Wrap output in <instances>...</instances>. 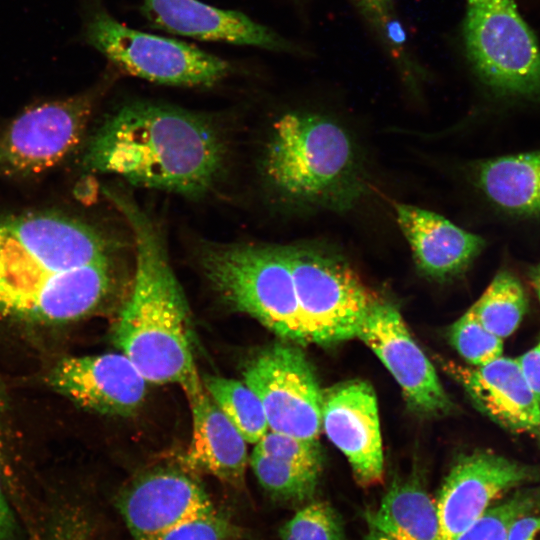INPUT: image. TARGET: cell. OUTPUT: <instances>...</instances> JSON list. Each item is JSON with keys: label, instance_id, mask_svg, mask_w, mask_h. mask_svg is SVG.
Here are the masks:
<instances>
[{"label": "cell", "instance_id": "cell-1", "mask_svg": "<svg viewBox=\"0 0 540 540\" xmlns=\"http://www.w3.org/2000/svg\"><path fill=\"white\" fill-rule=\"evenodd\" d=\"M113 243L61 215L0 217V312L67 322L94 310L115 277Z\"/></svg>", "mask_w": 540, "mask_h": 540}, {"label": "cell", "instance_id": "cell-2", "mask_svg": "<svg viewBox=\"0 0 540 540\" xmlns=\"http://www.w3.org/2000/svg\"><path fill=\"white\" fill-rule=\"evenodd\" d=\"M227 155L207 117L153 102L119 108L90 140L86 168L151 189L201 197L222 175Z\"/></svg>", "mask_w": 540, "mask_h": 540}, {"label": "cell", "instance_id": "cell-3", "mask_svg": "<svg viewBox=\"0 0 540 540\" xmlns=\"http://www.w3.org/2000/svg\"><path fill=\"white\" fill-rule=\"evenodd\" d=\"M106 193L128 223L135 256L131 290L113 334L115 345L147 382L175 383L187 392L202 380L193 358L187 302L162 234L131 196Z\"/></svg>", "mask_w": 540, "mask_h": 540}, {"label": "cell", "instance_id": "cell-4", "mask_svg": "<svg viewBox=\"0 0 540 540\" xmlns=\"http://www.w3.org/2000/svg\"><path fill=\"white\" fill-rule=\"evenodd\" d=\"M270 188L287 202L343 212L367 192L348 132L320 115L287 113L272 126L262 157Z\"/></svg>", "mask_w": 540, "mask_h": 540}, {"label": "cell", "instance_id": "cell-5", "mask_svg": "<svg viewBox=\"0 0 540 540\" xmlns=\"http://www.w3.org/2000/svg\"><path fill=\"white\" fill-rule=\"evenodd\" d=\"M198 259L227 306L285 341L305 343L285 245L208 242L199 248Z\"/></svg>", "mask_w": 540, "mask_h": 540}, {"label": "cell", "instance_id": "cell-6", "mask_svg": "<svg viewBox=\"0 0 540 540\" xmlns=\"http://www.w3.org/2000/svg\"><path fill=\"white\" fill-rule=\"evenodd\" d=\"M285 247L305 343L330 345L357 337L381 298L335 252L308 244Z\"/></svg>", "mask_w": 540, "mask_h": 540}, {"label": "cell", "instance_id": "cell-7", "mask_svg": "<svg viewBox=\"0 0 540 540\" xmlns=\"http://www.w3.org/2000/svg\"><path fill=\"white\" fill-rule=\"evenodd\" d=\"M465 46L497 96L540 101V46L514 0H466Z\"/></svg>", "mask_w": 540, "mask_h": 540}, {"label": "cell", "instance_id": "cell-8", "mask_svg": "<svg viewBox=\"0 0 540 540\" xmlns=\"http://www.w3.org/2000/svg\"><path fill=\"white\" fill-rule=\"evenodd\" d=\"M87 42L115 67L154 83L209 87L225 78L231 66L198 47L125 26L106 10H95L85 29Z\"/></svg>", "mask_w": 540, "mask_h": 540}, {"label": "cell", "instance_id": "cell-9", "mask_svg": "<svg viewBox=\"0 0 540 540\" xmlns=\"http://www.w3.org/2000/svg\"><path fill=\"white\" fill-rule=\"evenodd\" d=\"M243 376L263 405L269 430L318 439L323 390L300 348L290 343L268 346L249 361Z\"/></svg>", "mask_w": 540, "mask_h": 540}, {"label": "cell", "instance_id": "cell-10", "mask_svg": "<svg viewBox=\"0 0 540 540\" xmlns=\"http://www.w3.org/2000/svg\"><path fill=\"white\" fill-rule=\"evenodd\" d=\"M538 481L540 467L489 450L460 457L446 477L436 503L441 540H455L510 489Z\"/></svg>", "mask_w": 540, "mask_h": 540}, {"label": "cell", "instance_id": "cell-11", "mask_svg": "<svg viewBox=\"0 0 540 540\" xmlns=\"http://www.w3.org/2000/svg\"><path fill=\"white\" fill-rule=\"evenodd\" d=\"M357 338L384 364L400 386L411 410L423 416H441L452 411L453 403L435 368L394 305L383 299L377 302Z\"/></svg>", "mask_w": 540, "mask_h": 540}, {"label": "cell", "instance_id": "cell-12", "mask_svg": "<svg viewBox=\"0 0 540 540\" xmlns=\"http://www.w3.org/2000/svg\"><path fill=\"white\" fill-rule=\"evenodd\" d=\"M94 97L87 92L24 111L0 141V163L21 173H38L54 166L78 144Z\"/></svg>", "mask_w": 540, "mask_h": 540}, {"label": "cell", "instance_id": "cell-13", "mask_svg": "<svg viewBox=\"0 0 540 540\" xmlns=\"http://www.w3.org/2000/svg\"><path fill=\"white\" fill-rule=\"evenodd\" d=\"M321 425L347 458L360 485L382 481L384 457L378 405L368 382L348 380L323 390Z\"/></svg>", "mask_w": 540, "mask_h": 540}, {"label": "cell", "instance_id": "cell-14", "mask_svg": "<svg viewBox=\"0 0 540 540\" xmlns=\"http://www.w3.org/2000/svg\"><path fill=\"white\" fill-rule=\"evenodd\" d=\"M117 507L134 540H155L183 522L216 510L196 479L170 468L137 477L121 492Z\"/></svg>", "mask_w": 540, "mask_h": 540}, {"label": "cell", "instance_id": "cell-15", "mask_svg": "<svg viewBox=\"0 0 540 540\" xmlns=\"http://www.w3.org/2000/svg\"><path fill=\"white\" fill-rule=\"evenodd\" d=\"M51 385L81 407L129 416L141 406L147 381L123 353L71 356L51 371Z\"/></svg>", "mask_w": 540, "mask_h": 540}, {"label": "cell", "instance_id": "cell-16", "mask_svg": "<svg viewBox=\"0 0 540 540\" xmlns=\"http://www.w3.org/2000/svg\"><path fill=\"white\" fill-rule=\"evenodd\" d=\"M445 368L494 423L512 433L540 432V404L516 358L502 355L482 366L471 368L447 363Z\"/></svg>", "mask_w": 540, "mask_h": 540}, {"label": "cell", "instance_id": "cell-17", "mask_svg": "<svg viewBox=\"0 0 540 540\" xmlns=\"http://www.w3.org/2000/svg\"><path fill=\"white\" fill-rule=\"evenodd\" d=\"M394 210L417 268L433 280L462 274L485 246L481 236L435 212L405 203L394 204Z\"/></svg>", "mask_w": 540, "mask_h": 540}, {"label": "cell", "instance_id": "cell-18", "mask_svg": "<svg viewBox=\"0 0 540 540\" xmlns=\"http://www.w3.org/2000/svg\"><path fill=\"white\" fill-rule=\"evenodd\" d=\"M192 413V439L183 465L242 488L248 464L247 442L207 393L203 383L185 392Z\"/></svg>", "mask_w": 540, "mask_h": 540}, {"label": "cell", "instance_id": "cell-19", "mask_svg": "<svg viewBox=\"0 0 540 540\" xmlns=\"http://www.w3.org/2000/svg\"><path fill=\"white\" fill-rule=\"evenodd\" d=\"M153 26L205 41H221L270 50L289 49L277 34L245 14L200 0H142Z\"/></svg>", "mask_w": 540, "mask_h": 540}, {"label": "cell", "instance_id": "cell-20", "mask_svg": "<svg viewBox=\"0 0 540 540\" xmlns=\"http://www.w3.org/2000/svg\"><path fill=\"white\" fill-rule=\"evenodd\" d=\"M474 180L501 211L519 218L540 217V150L480 161Z\"/></svg>", "mask_w": 540, "mask_h": 540}, {"label": "cell", "instance_id": "cell-21", "mask_svg": "<svg viewBox=\"0 0 540 540\" xmlns=\"http://www.w3.org/2000/svg\"><path fill=\"white\" fill-rule=\"evenodd\" d=\"M368 522L398 540H441L436 504L417 479L395 481Z\"/></svg>", "mask_w": 540, "mask_h": 540}, {"label": "cell", "instance_id": "cell-22", "mask_svg": "<svg viewBox=\"0 0 540 540\" xmlns=\"http://www.w3.org/2000/svg\"><path fill=\"white\" fill-rule=\"evenodd\" d=\"M527 307V295L520 281L509 271L501 270L469 309L486 329L503 339L518 328Z\"/></svg>", "mask_w": 540, "mask_h": 540}, {"label": "cell", "instance_id": "cell-23", "mask_svg": "<svg viewBox=\"0 0 540 540\" xmlns=\"http://www.w3.org/2000/svg\"><path fill=\"white\" fill-rule=\"evenodd\" d=\"M202 383L247 443L256 444L269 430L263 405L245 382L206 375Z\"/></svg>", "mask_w": 540, "mask_h": 540}, {"label": "cell", "instance_id": "cell-24", "mask_svg": "<svg viewBox=\"0 0 540 540\" xmlns=\"http://www.w3.org/2000/svg\"><path fill=\"white\" fill-rule=\"evenodd\" d=\"M250 466L260 485L281 500L302 502L315 492L320 472L252 452Z\"/></svg>", "mask_w": 540, "mask_h": 540}, {"label": "cell", "instance_id": "cell-25", "mask_svg": "<svg viewBox=\"0 0 540 540\" xmlns=\"http://www.w3.org/2000/svg\"><path fill=\"white\" fill-rule=\"evenodd\" d=\"M540 511V486H522L502 503L489 507L455 540H506L510 525L520 516Z\"/></svg>", "mask_w": 540, "mask_h": 540}, {"label": "cell", "instance_id": "cell-26", "mask_svg": "<svg viewBox=\"0 0 540 540\" xmlns=\"http://www.w3.org/2000/svg\"><path fill=\"white\" fill-rule=\"evenodd\" d=\"M449 341L473 367L502 356L503 339L486 329L468 309L449 329Z\"/></svg>", "mask_w": 540, "mask_h": 540}, {"label": "cell", "instance_id": "cell-27", "mask_svg": "<svg viewBox=\"0 0 540 540\" xmlns=\"http://www.w3.org/2000/svg\"><path fill=\"white\" fill-rule=\"evenodd\" d=\"M282 540H347L341 518L325 502H313L287 521L280 530Z\"/></svg>", "mask_w": 540, "mask_h": 540}, {"label": "cell", "instance_id": "cell-28", "mask_svg": "<svg viewBox=\"0 0 540 540\" xmlns=\"http://www.w3.org/2000/svg\"><path fill=\"white\" fill-rule=\"evenodd\" d=\"M253 451L291 464L321 472L323 454L317 440H307L268 430Z\"/></svg>", "mask_w": 540, "mask_h": 540}, {"label": "cell", "instance_id": "cell-29", "mask_svg": "<svg viewBox=\"0 0 540 540\" xmlns=\"http://www.w3.org/2000/svg\"><path fill=\"white\" fill-rule=\"evenodd\" d=\"M241 530L216 510L183 522L155 540H236Z\"/></svg>", "mask_w": 540, "mask_h": 540}, {"label": "cell", "instance_id": "cell-30", "mask_svg": "<svg viewBox=\"0 0 540 540\" xmlns=\"http://www.w3.org/2000/svg\"><path fill=\"white\" fill-rule=\"evenodd\" d=\"M516 359L528 386L540 404V342Z\"/></svg>", "mask_w": 540, "mask_h": 540}, {"label": "cell", "instance_id": "cell-31", "mask_svg": "<svg viewBox=\"0 0 540 540\" xmlns=\"http://www.w3.org/2000/svg\"><path fill=\"white\" fill-rule=\"evenodd\" d=\"M506 540H540V516L518 517L509 527Z\"/></svg>", "mask_w": 540, "mask_h": 540}, {"label": "cell", "instance_id": "cell-32", "mask_svg": "<svg viewBox=\"0 0 540 540\" xmlns=\"http://www.w3.org/2000/svg\"><path fill=\"white\" fill-rule=\"evenodd\" d=\"M17 524L0 480V540H16Z\"/></svg>", "mask_w": 540, "mask_h": 540}, {"label": "cell", "instance_id": "cell-33", "mask_svg": "<svg viewBox=\"0 0 540 540\" xmlns=\"http://www.w3.org/2000/svg\"><path fill=\"white\" fill-rule=\"evenodd\" d=\"M369 16L386 22L390 16L392 0H354Z\"/></svg>", "mask_w": 540, "mask_h": 540}, {"label": "cell", "instance_id": "cell-34", "mask_svg": "<svg viewBox=\"0 0 540 540\" xmlns=\"http://www.w3.org/2000/svg\"><path fill=\"white\" fill-rule=\"evenodd\" d=\"M527 274L529 281L540 301V262L529 267Z\"/></svg>", "mask_w": 540, "mask_h": 540}, {"label": "cell", "instance_id": "cell-35", "mask_svg": "<svg viewBox=\"0 0 540 540\" xmlns=\"http://www.w3.org/2000/svg\"><path fill=\"white\" fill-rule=\"evenodd\" d=\"M366 540H398L377 528L370 526V531L366 537Z\"/></svg>", "mask_w": 540, "mask_h": 540}, {"label": "cell", "instance_id": "cell-36", "mask_svg": "<svg viewBox=\"0 0 540 540\" xmlns=\"http://www.w3.org/2000/svg\"><path fill=\"white\" fill-rule=\"evenodd\" d=\"M536 437H537V440H538V444L540 446V432L538 434H536Z\"/></svg>", "mask_w": 540, "mask_h": 540}]
</instances>
